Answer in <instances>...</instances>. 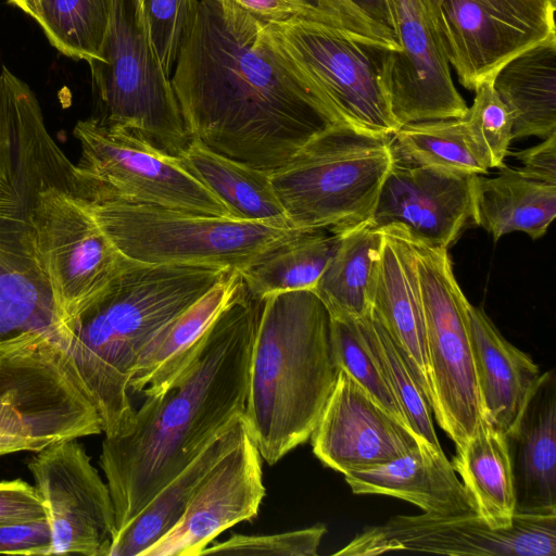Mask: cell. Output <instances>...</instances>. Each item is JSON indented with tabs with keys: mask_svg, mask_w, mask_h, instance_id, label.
I'll return each instance as SVG.
<instances>
[{
	"mask_svg": "<svg viewBox=\"0 0 556 556\" xmlns=\"http://www.w3.org/2000/svg\"><path fill=\"white\" fill-rule=\"evenodd\" d=\"M169 79L192 139L268 174L344 123L232 0H191Z\"/></svg>",
	"mask_w": 556,
	"mask_h": 556,
	"instance_id": "cell-1",
	"label": "cell"
},
{
	"mask_svg": "<svg viewBox=\"0 0 556 556\" xmlns=\"http://www.w3.org/2000/svg\"><path fill=\"white\" fill-rule=\"evenodd\" d=\"M262 303L242 281L185 369L146 397L125 433L104 438L99 464L114 505L115 534L243 415Z\"/></svg>",
	"mask_w": 556,
	"mask_h": 556,
	"instance_id": "cell-2",
	"label": "cell"
},
{
	"mask_svg": "<svg viewBox=\"0 0 556 556\" xmlns=\"http://www.w3.org/2000/svg\"><path fill=\"white\" fill-rule=\"evenodd\" d=\"M232 269L128 261L79 316L67 353L105 437L125 433L135 408L129 383L144 349Z\"/></svg>",
	"mask_w": 556,
	"mask_h": 556,
	"instance_id": "cell-3",
	"label": "cell"
},
{
	"mask_svg": "<svg viewBox=\"0 0 556 556\" xmlns=\"http://www.w3.org/2000/svg\"><path fill=\"white\" fill-rule=\"evenodd\" d=\"M73 168L42 112L0 92V349L34 336L61 344L71 337L38 250L35 213L41 191L71 179Z\"/></svg>",
	"mask_w": 556,
	"mask_h": 556,
	"instance_id": "cell-4",
	"label": "cell"
},
{
	"mask_svg": "<svg viewBox=\"0 0 556 556\" xmlns=\"http://www.w3.org/2000/svg\"><path fill=\"white\" fill-rule=\"evenodd\" d=\"M339 371L331 315L313 290L263 298L243 417L268 465L311 438Z\"/></svg>",
	"mask_w": 556,
	"mask_h": 556,
	"instance_id": "cell-5",
	"label": "cell"
},
{
	"mask_svg": "<svg viewBox=\"0 0 556 556\" xmlns=\"http://www.w3.org/2000/svg\"><path fill=\"white\" fill-rule=\"evenodd\" d=\"M391 135L337 124L270 174L289 223L342 233L366 223L393 163Z\"/></svg>",
	"mask_w": 556,
	"mask_h": 556,
	"instance_id": "cell-6",
	"label": "cell"
},
{
	"mask_svg": "<svg viewBox=\"0 0 556 556\" xmlns=\"http://www.w3.org/2000/svg\"><path fill=\"white\" fill-rule=\"evenodd\" d=\"M100 433L65 346L39 336L0 350V456Z\"/></svg>",
	"mask_w": 556,
	"mask_h": 556,
	"instance_id": "cell-7",
	"label": "cell"
},
{
	"mask_svg": "<svg viewBox=\"0 0 556 556\" xmlns=\"http://www.w3.org/2000/svg\"><path fill=\"white\" fill-rule=\"evenodd\" d=\"M89 202L117 250L146 264L240 273L273 247L305 230L153 205Z\"/></svg>",
	"mask_w": 556,
	"mask_h": 556,
	"instance_id": "cell-8",
	"label": "cell"
},
{
	"mask_svg": "<svg viewBox=\"0 0 556 556\" xmlns=\"http://www.w3.org/2000/svg\"><path fill=\"white\" fill-rule=\"evenodd\" d=\"M74 163L77 192L91 202H123L232 217L229 208L192 176L178 156L137 134L92 116L78 121Z\"/></svg>",
	"mask_w": 556,
	"mask_h": 556,
	"instance_id": "cell-9",
	"label": "cell"
},
{
	"mask_svg": "<svg viewBox=\"0 0 556 556\" xmlns=\"http://www.w3.org/2000/svg\"><path fill=\"white\" fill-rule=\"evenodd\" d=\"M91 73L92 117L124 127L178 156L191 142L170 79L135 20L130 0H112L109 24Z\"/></svg>",
	"mask_w": 556,
	"mask_h": 556,
	"instance_id": "cell-10",
	"label": "cell"
},
{
	"mask_svg": "<svg viewBox=\"0 0 556 556\" xmlns=\"http://www.w3.org/2000/svg\"><path fill=\"white\" fill-rule=\"evenodd\" d=\"M408 238L424 308L431 410L455 445H460L484 415L468 327L469 301L454 276L447 249Z\"/></svg>",
	"mask_w": 556,
	"mask_h": 556,
	"instance_id": "cell-11",
	"label": "cell"
},
{
	"mask_svg": "<svg viewBox=\"0 0 556 556\" xmlns=\"http://www.w3.org/2000/svg\"><path fill=\"white\" fill-rule=\"evenodd\" d=\"M39 253L52 298L71 328L128 263L98 222L74 177L40 193L35 213Z\"/></svg>",
	"mask_w": 556,
	"mask_h": 556,
	"instance_id": "cell-12",
	"label": "cell"
},
{
	"mask_svg": "<svg viewBox=\"0 0 556 556\" xmlns=\"http://www.w3.org/2000/svg\"><path fill=\"white\" fill-rule=\"evenodd\" d=\"M265 27L345 124L384 136L400 128L381 80L382 49L313 21L265 23Z\"/></svg>",
	"mask_w": 556,
	"mask_h": 556,
	"instance_id": "cell-13",
	"label": "cell"
},
{
	"mask_svg": "<svg viewBox=\"0 0 556 556\" xmlns=\"http://www.w3.org/2000/svg\"><path fill=\"white\" fill-rule=\"evenodd\" d=\"M394 551L455 556H555L556 513H516L506 528L489 526L476 510L399 515L364 529L334 555L371 556Z\"/></svg>",
	"mask_w": 556,
	"mask_h": 556,
	"instance_id": "cell-14",
	"label": "cell"
},
{
	"mask_svg": "<svg viewBox=\"0 0 556 556\" xmlns=\"http://www.w3.org/2000/svg\"><path fill=\"white\" fill-rule=\"evenodd\" d=\"M555 0H442L437 30L459 83L476 90L528 49L556 37Z\"/></svg>",
	"mask_w": 556,
	"mask_h": 556,
	"instance_id": "cell-15",
	"label": "cell"
},
{
	"mask_svg": "<svg viewBox=\"0 0 556 556\" xmlns=\"http://www.w3.org/2000/svg\"><path fill=\"white\" fill-rule=\"evenodd\" d=\"M27 467L47 508L52 555L109 556L116 530L111 492L78 439L37 451Z\"/></svg>",
	"mask_w": 556,
	"mask_h": 556,
	"instance_id": "cell-16",
	"label": "cell"
},
{
	"mask_svg": "<svg viewBox=\"0 0 556 556\" xmlns=\"http://www.w3.org/2000/svg\"><path fill=\"white\" fill-rule=\"evenodd\" d=\"M399 52L381 53V80L399 126L457 118L467 104L421 0H391Z\"/></svg>",
	"mask_w": 556,
	"mask_h": 556,
	"instance_id": "cell-17",
	"label": "cell"
},
{
	"mask_svg": "<svg viewBox=\"0 0 556 556\" xmlns=\"http://www.w3.org/2000/svg\"><path fill=\"white\" fill-rule=\"evenodd\" d=\"M475 177L394 159L367 224L397 227L412 239L448 249L475 225Z\"/></svg>",
	"mask_w": 556,
	"mask_h": 556,
	"instance_id": "cell-18",
	"label": "cell"
},
{
	"mask_svg": "<svg viewBox=\"0 0 556 556\" xmlns=\"http://www.w3.org/2000/svg\"><path fill=\"white\" fill-rule=\"evenodd\" d=\"M261 458L248 427L199 484L175 527L142 556H200L222 532L254 518L266 494Z\"/></svg>",
	"mask_w": 556,
	"mask_h": 556,
	"instance_id": "cell-19",
	"label": "cell"
},
{
	"mask_svg": "<svg viewBox=\"0 0 556 556\" xmlns=\"http://www.w3.org/2000/svg\"><path fill=\"white\" fill-rule=\"evenodd\" d=\"M309 439L315 456L343 475L392 462L420 441L343 370Z\"/></svg>",
	"mask_w": 556,
	"mask_h": 556,
	"instance_id": "cell-20",
	"label": "cell"
},
{
	"mask_svg": "<svg viewBox=\"0 0 556 556\" xmlns=\"http://www.w3.org/2000/svg\"><path fill=\"white\" fill-rule=\"evenodd\" d=\"M381 229L384 240L369 312L396 343L431 407L426 327L414 248L402 229Z\"/></svg>",
	"mask_w": 556,
	"mask_h": 556,
	"instance_id": "cell-21",
	"label": "cell"
},
{
	"mask_svg": "<svg viewBox=\"0 0 556 556\" xmlns=\"http://www.w3.org/2000/svg\"><path fill=\"white\" fill-rule=\"evenodd\" d=\"M516 513H556V378L541 374L521 416L506 434Z\"/></svg>",
	"mask_w": 556,
	"mask_h": 556,
	"instance_id": "cell-22",
	"label": "cell"
},
{
	"mask_svg": "<svg viewBox=\"0 0 556 556\" xmlns=\"http://www.w3.org/2000/svg\"><path fill=\"white\" fill-rule=\"evenodd\" d=\"M467 317L483 413L506 434L521 416L541 371L530 355L503 337L481 307L468 303Z\"/></svg>",
	"mask_w": 556,
	"mask_h": 556,
	"instance_id": "cell-23",
	"label": "cell"
},
{
	"mask_svg": "<svg viewBox=\"0 0 556 556\" xmlns=\"http://www.w3.org/2000/svg\"><path fill=\"white\" fill-rule=\"evenodd\" d=\"M355 494H380L409 502L425 513L476 510L443 450L424 441L396 459L344 475Z\"/></svg>",
	"mask_w": 556,
	"mask_h": 556,
	"instance_id": "cell-24",
	"label": "cell"
},
{
	"mask_svg": "<svg viewBox=\"0 0 556 556\" xmlns=\"http://www.w3.org/2000/svg\"><path fill=\"white\" fill-rule=\"evenodd\" d=\"M241 283L240 274L231 271L166 325L141 354L130 379V392L147 397L165 390L195 356L210 327Z\"/></svg>",
	"mask_w": 556,
	"mask_h": 556,
	"instance_id": "cell-25",
	"label": "cell"
},
{
	"mask_svg": "<svg viewBox=\"0 0 556 556\" xmlns=\"http://www.w3.org/2000/svg\"><path fill=\"white\" fill-rule=\"evenodd\" d=\"M248 424L240 415L165 484L112 542L109 556H142L179 521L205 476L242 438Z\"/></svg>",
	"mask_w": 556,
	"mask_h": 556,
	"instance_id": "cell-26",
	"label": "cell"
},
{
	"mask_svg": "<svg viewBox=\"0 0 556 556\" xmlns=\"http://www.w3.org/2000/svg\"><path fill=\"white\" fill-rule=\"evenodd\" d=\"M500 173L473 180V222L495 241L520 231L535 240L545 235L556 216V186L528 178L506 165Z\"/></svg>",
	"mask_w": 556,
	"mask_h": 556,
	"instance_id": "cell-27",
	"label": "cell"
},
{
	"mask_svg": "<svg viewBox=\"0 0 556 556\" xmlns=\"http://www.w3.org/2000/svg\"><path fill=\"white\" fill-rule=\"evenodd\" d=\"M492 86L513 121V139L556 132V37L504 64Z\"/></svg>",
	"mask_w": 556,
	"mask_h": 556,
	"instance_id": "cell-28",
	"label": "cell"
},
{
	"mask_svg": "<svg viewBox=\"0 0 556 556\" xmlns=\"http://www.w3.org/2000/svg\"><path fill=\"white\" fill-rule=\"evenodd\" d=\"M178 159L192 176L223 201L233 218L292 227L275 192L270 174L214 152L195 139Z\"/></svg>",
	"mask_w": 556,
	"mask_h": 556,
	"instance_id": "cell-29",
	"label": "cell"
},
{
	"mask_svg": "<svg viewBox=\"0 0 556 556\" xmlns=\"http://www.w3.org/2000/svg\"><path fill=\"white\" fill-rule=\"evenodd\" d=\"M452 465L478 515L493 528L509 527L516 514V494L506 437L485 415L475 433L456 445Z\"/></svg>",
	"mask_w": 556,
	"mask_h": 556,
	"instance_id": "cell-30",
	"label": "cell"
},
{
	"mask_svg": "<svg viewBox=\"0 0 556 556\" xmlns=\"http://www.w3.org/2000/svg\"><path fill=\"white\" fill-rule=\"evenodd\" d=\"M339 235L338 248L313 291L332 317L358 319L370 309L384 231L366 222Z\"/></svg>",
	"mask_w": 556,
	"mask_h": 556,
	"instance_id": "cell-31",
	"label": "cell"
},
{
	"mask_svg": "<svg viewBox=\"0 0 556 556\" xmlns=\"http://www.w3.org/2000/svg\"><path fill=\"white\" fill-rule=\"evenodd\" d=\"M340 235L328 229L301 230L273 247L239 274L255 298L313 290L336 252Z\"/></svg>",
	"mask_w": 556,
	"mask_h": 556,
	"instance_id": "cell-32",
	"label": "cell"
},
{
	"mask_svg": "<svg viewBox=\"0 0 556 556\" xmlns=\"http://www.w3.org/2000/svg\"><path fill=\"white\" fill-rule=\"evenodd\" d=\"M394 159L439 170L484 175L489 167L471 143L462 117L410 123L391 135Z\"/></svg>",
	"mask_w": 556,
	"mask_h": 556,
	"instance_id": "cell-33",
	"label": "cell"
},
{
	"mask_svg": "<svg viewBox=\"0 0 556 556\" xmlns=\"http://www.w3.org/2000/svg\"><path fill=\"white\" fill-rule=\"evenodd\" d=\"M364 341L394 394L405 421L418 439L442 450L432 410L405 357L382 324L368 312L357 319Z\"/></svg>",
	"mask_w": 556,
	"mask_h": 556,
	"instance_id": "cell-34",
	"label": "cell"
},
{
	"mask_svg": "<svg viewBox=\"0 0 556 556\" xmlns=\"http://www.w3.org/2000/svg\"><path fill=\"white\" fill-rule=\"evenodd\" d=\"M112 0H39L37 23L62 54L86 62L98 59Z\"/></svg>",
	"mask_w": 556,
	"mask_h": 556,
	"instance_id": "cell-35",
	"label": "cell"
},
{
	"mask_svg": "<svg viewBox=\"0 0 556 556\" xmlns=\"http://www.w3.org/2000/svg\"><path fill=\"white\" fill-rule=\"evenodd\" d=\"M331 341L340 370L407 426L394 394L364 341L357 319L331 316Z\"/></svg>",
	"mask_w": 556,
	"mask_h": 556,
	"instance_id": "cell-36",
	"label": "cell"
},
{
	"mask_svg": "<svg viewBox=\"0 0 556 556\" xmlns=\"http://www.w3.org/2000/svg\"><path fill=\"white\" fill-rule=\"evenodd\" d=\"M472 105L463 116L475 149L489 168H501L513 140L510 114L492 86L486 81L476 90Z\"/></svg>",
	"mask_w": 556,
	"mask_h": 556,
	"instance_id": "cell-37",
	"label": "cell"
},
{
	"mask_svg": "<svg viewBox=\"0 0 556 556\" xmlns=\"http://www.w3.org/2000/svg\"><path fill=\"white\" fill-rule=\"evenodd\" d=\"M191 0H130L135 20L170 78Z\"/></svg>",
	"mask_w": 556,
	"mask_h": 556,
	"instance_id": "cell-38",
	"label": "cell"
},
{
	"mask_svg": "<svg viewBox=\"0 0 556 556\" xmlns=\"http://www.w3.org/2000/svg\"><path fill=\"white\" fill-rule=\"evenodd\" d=\"M327 532L324 525L274 534H232L229 539L206 546L204 555L316 556Z\"/></svg>",
	"mask_w": 556,
	"mask_h": 556,
	"instance_id": "cell-39",
	"label": "cell"
},
{
	"mask_svg": "<svg viewBox=\"0 0 556 556\" xmlns=\"http://www.w3.org/2000/svg\"><path fill=\"white\" fill-rule=\"evenodd\" d=\"M308 8L320 24L333 27L358 42L399 52L396 37L375 24L349 0H295Z\"/></svg>",
	"mask_w": 556,
	"mask_h": 556,
	"instance_id": "cell-40",
	"label": "cell"
},
{
	"mask_svg": "<svg viewBox=\"0 0 556 556\" xmlns=\"http://www.w3.org/2000/svg\"><path fill=\"white\" fill-rule=\"evenodd\" d=\"M47 519V508L35 486L21 479L0 481V527Z\"/></svg>",
	"mask_w": 556,
	"mask_h": 556,
	"instance_id": "cell-41",
	"label": "cell"
},
{
	"mask_svg": "<svg viewBox=\"0 0 556 556\" xmlns=\"http://www.w3.org/2000/svg\"><path fill=\"white\" fill-rule=\"evenodd\" d=\"M0 554L52 555L48 519L0 527Z\"/></svg>",
	"mask_w": 556,
	"mask_h": 556,
	"instance_id": "cell-42",
	"label": "cell"
},
{
	"mask_svg": "<svg viewBox=\"0 0 556 556\" xmlns=\"http://www.w3.org/2000/svg\"><path fill=\"white\" fill-rule=\"evenodd\" d=\"M520 173L533 180L556 186V132L531 148L515 153Z\"/></svg>",
	"mask_w": 556,
	"mask_h": 556,
	"instance_id": "cell-43",
	"label": "cell"
},
{
	"mask_svg": "<svg viewBox=\"0 0 556 556\" xmlns=\"http://www.w3.org/2000/svg\"><path fill=\"white\" fill-rule=\"evenodd\" d=\"M264 23H286L296 20L319 23L317 16L295 0H232Z\"/></svg>",
	"mask_w": 556,
	"mask_h": 556,
	"instance_id": "cell-44",
	"label": "cell"
},
{
	"mask_svg": "<svg viewBox=\"0 0 556 556\" xmlns=\"http://www.w3.org/2000/svg\"><path fill=\"white\" fill-rule=\"evenodd\" d=\"M349 1L354 4L362 13H364L370 21L397 38L391 0Z\"/></svg>",
	"mask_w": 556,
	"mask_h": 556,
	"instance_id": "cell-45",
	"label": "cell"
},
{
	"mask_svg": "<svg viewBox=\"0 0 556 556\" xmlns=\"http://www.w3.org/2000/svg\"><path fill=\"white\" fill-rule=\"evenodd\" d=\"M30 17L37 21L39 16V0H8Z\"/></svg>",
	"mask_w": 556,
	"mask_h": 556,
	"instance_id": "cell-46",
	"label": "cell"
},
{
	"mask_svg": "<svg viewBox=\"0 0 556 556\" xmlns=\"http://www.w3.org/2000/svg\"><path fill=\"white\" fill-rule=\"evenodd\" d=\"M441 1L442 0H421L422 4L428 13V16L434 24L435 28H437L438 14H439V8L441 4Z\"/></svg>",
	"mask_w": 556,
	"mask_h": 556,
	"instance_id": "cell-47",
	"label": "cell"
}]
</instances>
